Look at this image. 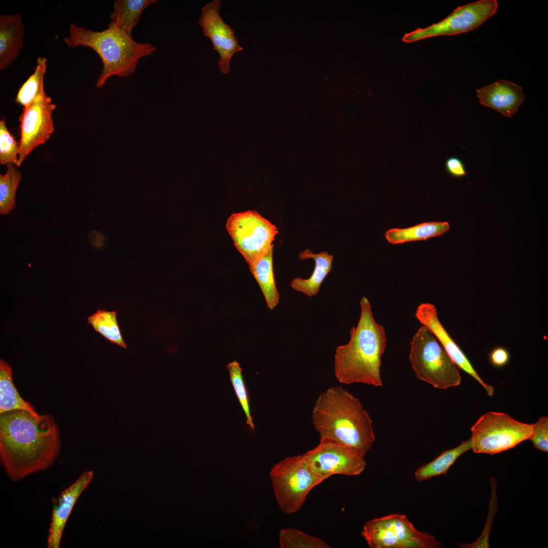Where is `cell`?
I'll return each instance as SVG.
<instances>
[{"label":"cell","instance_id":"cell-17","mask_svg":"<svg viewBox=\"0 0 548 548\" xmlns=\"http://www.w3.org/2000/svg\"><path fill=\"white\" fill-rule=\"evenodd\" d=\"M25 29L19 14L0 16V70L8 68L23 47Z\"/></svg>","mask_w":548,"mask_h":548},{"label":"cell","instance_id":"cell-6","mask_svg":"<svg viewBox=\"0 0 548 548\" xmlns=\"http://www.w3.org/2000/svg\"><path fill=\"white\" fill-rule=\"evenodd\" d=\"M269 476L276 501L287 514L299 511L310 492L326 480L311 469L303 455L284 458L271 468Z\"/></svg>","mask_w":548,"mask_h":548},{"label":"cell","instance_id":"cell-32","mask_svg":"<svg viewBox=\"0 0 548 548\" xmlns=\"http://www.w3.org/2000/svg\"><path fill=\"white\" fill-rule=\"evenodd\" d=\"M489 359L492 365L496 367H501L506 365L509 361L510 355L506 349L497 347L490 353Z\"/></svg>","mask_w":548,"mask_h":548},{"label":"cell","instance_id":"cell-5","mask_svg":"<svg viewBox=\"0 0 548 548\" xmlns=\"http://www.w3.org/2000/svg\"><path fill=\"white\" fill-rule=\"evenodd\" d=\"M409 360L416 376L436 389H447L461 384L459 368L434 334L423 325L412 337Z\"/></svg>","mask_w":548,"mask_h":548},{"label":"cell","instance_id":"cell-3","mask_svg":"<svg viewBox=\"0 0 548 548\" xmlns=\"http://www.w3.org/2000/svg\"><path fill=\"white\" fill-rule=\"evenodd\" d=\"M360 305V318L357 325L350 330L349 341L336 348L334 374L342 384L381 387V367L387 345L386 332L375 321L367 297L361 298Z\"/></svg>","mask_w":548,"mask_h":548},{"label":"cell","instance_id":"cell-15","mask_svg":"<svg viewBox=\"0 0 548 548\" xmlns=\"http://www.w3.org/2000/svg\"><path fill=\"white\" fill-rule=\"evenodd\" d=\"M93 477L91 470L85 471L71 485L62 490L53 501L47 536L48 548H59L64 529L78 499Z\"/></svg>","mask_w":548,"mask_h":548},{"label":"cell","instance_id":"cell-11","mask_svg":"<svg viewBox=\"0 0 548 548\" xmlns=\"http://www.w3.org/2000/svg\"><path fill=\"white\" fill-rule=\"evenodd\" d=\"M498 9L496 0H481L456 9L439 22L405 34V42H413L429 37L455 35L474 30L494 15Z\"/></svg>","mask_w":548,"mask_h":548},{"label":"cell","instance_id":"cell-9","mask_svg":"<svg viewBox=\"0 0 548 548\" xmlns=\"http://www.w3.org/2000/svg\"><path fill=\"white\" fill-rule=\"evenodd\" d=\"M226 229L249 266L267 252L279 232L274 224L252 210L232 214Z\"/></svg>","mask_w":548,"mask_h":548},{"label":"cell","instance_id":"cell-7","mask_svg":"<svg viewBox=\"0 0 548 548\" xmlns=\"http://www.w3.org/2000/svg\"><path fill=\"white\" fill-rule=\"evenodd\" d=\"M533 424L519 422L507 414L489 412L471 427V449L491 455L511 449L529 439Z\"/></svg>","mask_w":548,"mask_h":548},{"label":"cell","instance_id":"cell-27","mask_svg":"<svg viewBox=\"0 0 548 548\" xmlns=\"http://www.w3.org/2000/svg\"><path fill=\"white\" fill-rule=\"evenodd\" d=\"M281 548H329L323 539L296 529L288 528L280 530L279 536Z\"/></svg>","mask_w":548,"mask_h":548},{"label":"cell","instance_id":"cell-24","mask_svg":"<svg viewBox=\"0 0 548 548\" xmlns=\"http://www.w3.org/2000/svg\"><path fill=\"white\" fill-rule=\"evenodd\" d=\"M117 311L97 310L87 318L93 329L112 344L126 349L117 318Z\"/></svg>","mask_w":548,"mask_h":548},{"label":"cell","instance_id":"cell-18","mask_svg":"<svg viewBox=\"0 0 548 548\" xmlns=\"http://www.w3.org/2000/svg\"><path fill=\"white\" fill-rule=\"evenodd\" d=\"M298 257L300 260L314 259L315 267L308 279L296 277L291 281L290 286L296 291L309 297L314 296L318 294L323 281L332 269L333 256L327 252L314 254L311 250L306 249L300 252Z\"/></svg>","mask_w":548,"mask_h":548},{"label":"cell","instance_id":"cell-31","mask_svg":"<svg viewBox=\"0 0 548 548\" xmlns=\"http://www.w3.org/2000/svg\"><path fill=\"white\" fill-rule=\"evenodd\" d=\"M444 167L448 173L455 178H463L467 174L464 163L457 157L448 158L445 162Z\"/></svg>","mask_w":548,"mask_h":548},{"label":"cell","instance_id":"cell-25","mask_svg":"<svg viewBox=\"0 0 548 548\" xmlns=\"http://www.w3.org/2000/svg\"><path fill=\"white\" fill-rule=\"evenodd\" d=\"M47 61L45 57H39L34 72L19 88L15 101L23 107L29 105L45 91L44 79L46 72Z\"/></svg>","mask_w":548,"mask_h":548},{"label":"cell","instance_id":"cell-23","mask_svg":"<svg viewBox=\"0 0 548 548\" xmlns=\"http://www.w3.org/2000/svg\"><path fill=\"white\" fill-rule=\"evenodd\" d=\"M471 438L463 441L457 447L443 451L439 456L429 463L420 467L415 472L418 482L433 477L446 474L450 468L462 455L471 449Z\"/></svg>","mask_w":548,"mask_h":548},{"label":"cell","instance_id":"cell-12","mask_svg":"<svg viewBox=\"0 0 548 548\" xmlns=\"http://www.w3.org/2000/svg\"><path fill=\"white\" fill-rule=\"evenodd\" d=\"M56 105L45 91L29 105L23 107L20 116V139L17 166L38 146L43 144L54 131L53 112Z\"/></svg>","mask_w":548,"mask_h":548},{"label":"cell","instance_id":"cell-4","mask_svg":"<svg viewBox=\"0 0 548 548\" xmlns=\"http://www.w3.org/2000/svg\"><path fill=\"white\" fill-rule=\"evenodd\" d=\"M64 42L72 48H90L99 55L103 68L96 82L97 87L102 86L111 76H130L135 71L139 60L156 50L151 44L135 42L111 23L101 31L71 24L69 36L64 38Z\"/></svg>","mask_w":548,"mask_h":548},{"label":"cell","instance_id":"cell-2","mask_svg":"<svg viewBox=\"0 0 548 548\" xmlns=\"http://www.w3.org/2000/svg\"><path fill=\"white\" fill-rule=\"evenodd\" d=\"M312 420L320 440L347 446L365 456L375 440L369 414L358 398L340 386L329 387L319 395Z\"/></svg>","mask_w":548,"mask_h":548},{"label":"cell","instance_id":"cell-20","mask_svg":"<svg viewBox=\"0 0 548 548\" xmlns=\"http://www.w3.org/2000/svg\"><path fill=\"white\" fill-rule=\"evenodd\" d=\"M273 249V245L265 254L249 265L250 271L261 290L267 305L271 310L276 307L280 300L274 278Z\"/></svg>","mask_w":548,"mask_h":548},{"label":"cell","instance_id":"cell-10","mask_svg":"<svg viewBox=\"0 0 548 548\" xmlns=\"http://www.w3.org/2000/svg\"><path fill=\"white\" fill-rule=\"evenodd\" d=\"M311 469L327 479L335 474L356 476L365 469V455L347 446L328 440L303 454Z\"/></svg>","mask_w":548,"mask_h":548},{"label":"cell","instance_id":"cell-30","mask_svg":"<svg viewBox=\"0 0 548 548\" xmlns=\"http://www.w3.org/2000/svg\"><path fill=\"white\" fill-rule=\"evenodd\" d=\"M533 446L537 449L544 452L548 451V418L541 417L533 424L532 432L530 439Z\"/></svg>","mask_w":548,"mask_h":548},{"label":"cell","instance_id":"cell-21","mask_svg":"<svg viewBox=\"0 0 548 548\" xmlns=\"http://www.w3.org/2000/svg\"><path fill=\"white\" fill-rule=\"evenodd\" d=\"M17 409H24L38 414L34 407L21 396L13 383L11 366L1 359L0 414Z\"/></svg>","mask_w":548,"mask_h":548},{"label":"cell","instance_id":"cell-26","mask_svg":"<svg viewBox=\"0 0 548 548\" xmlns=\"http://www.w3.org/2000/svg\"><path fill=\"white\" fill-rule=\"evenodd\" d=\"M15 165L8 163L6 173L0 175V214L2 215H8L15 207L16 192L22 179Z\"/></svg>","mask_w":548,"mask_h":548},{"label":"cell","instance_id":"cell-19","mask_svg":"<svg viewBox=\"0 0 548 548\" xmlns=\"http://www.w3.org/2000/svg\"><path fill=\"white\" fill-rule=\"evenodd\" d=\"M450 228L448 222H426L407 228H391L385 232L384 237L391 244H402L441 236Z\"/></svg>","mask_w":548,"mask_h":548},{"label":"cell","instance_id":"cell-1","mask_svg":"<svg viewBox=\"0 0 548 548\" xmlns=\"http://www.w3.org/2000/svg\"><path fill=\"white\" fill-rule=\"evenodd\" d=\"M60 450L59 428L51 415L24 409L0 414V462L12 481L47 469Z\"/></svg>","mask_w":548,"mask_h":548},{"label":"cell","instance_id":"cell-22","mask_svg":"<svg viewBox=\"0 0 548 548\" xmlns=\"http://www.w3.org/2000/svg\"><path fill=\"white\" fill-rule=\"evenodd\" d=\"M156 0H117L110 16L111 24L131 36L142 12Z\"/></svg>","mask_w":548,"mask_h":548},{"label":"cell","instance_id":"cell-8","mask_svg":"<svg viewBox=\"0 0 548 548\" xmlns=\"http://www.w3.org/2000/svg\"><path fill=\"white\" fill-rule=\"evenodd\" d=\"M361 534L370 548H438L442 545L431 534L416 529L401 513L366 522Z\"/></svg>","mask_w":548,"mask_h":548},{"label":"cell","instance_id":"cell-16","mask_svg":"<svg viewBox=\"0 0 548 548\" xmlns=\"http://www.w3.org/2000/svg\"><path fill=\"white\" fill-rule=\"evenodd\" d=\"M481 104L511 117L524 101L523 88L513 83L500 80L476 90Z\"/></svg>","mask_w":548,"mask_h":548},{"label":"cell","instance_id":"cell-14","mask_svg":"<svg viewBox=\"0 0 548 548\" xmlns=\"http://www.w3.org/2000/svg\"><path fill=\"white\" fill-rule=\"evenodd\" d=\"M415 316L434 334L458 367L475 380L489 396H493L494 387L484 382L462 349L447 331L438 319L435 306L430 303H422L418 306Z\"/></svg>","mask_w":548,"mask_h":548},{"label":"cell","instance_id":"cell-28","mask_svg":"<svg viewBox=\"0 0 548 548\" xmlns=\"http://www.w3.org/2000/svg\"><path fill=\"white\" fill-rule=\"evenodd\" d=\"M226 368L229 374L231 385L246 417V423L254 431L255 426L250 412L249 395L242 374V368L239 363L235 360L228 363Z\"/></svg>","mask_w":548,"mask_h":548},{"label":"cell","instance_id":"cell-13","mask_svg":"<svg viewBox=\"0 0 548 548\" xmlns=\"http://www.w3.org/2000/svg\"><path fill=\"white\" fill-rule=\"evenodd\" d=\"M221 7L220 0H213L206 4L202 8L198 24L204 36L211 41L213 49L219 55L218 63L220 72L226 75L230 71V63L232 57L244 48L239 45L234 30L221 17Z\"/></svg>","mask_w":548,"mask_h":548},{"label":"cell","instance_id":"cell-29","mask_svg":"<svg viewBox=\"0 0 548 548\" xmlns=\"http://www.w3.org/2000/svg\"><path fill=\"white\" fill-rule=\"evenodd\" d=\"M19 145L9 131L4 120L0 121V163H13L17 166Z\"/></svg>","mask_w":548,"mask_h":548}]
</instances>
